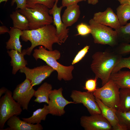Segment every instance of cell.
<instances>
[{
    "label": "cell",
    "mask_w": 130,
    "mask_h": 130,
    "mask_svg": "<svg viewBox=\"0 0 130 130\" xmlns=\"http://www.w3.org/2000/svg\"><path fill=\"white\" fill-rule=\"evenodd\" d=\"M119 124L123 130H130V110L122 112L116 111Z\"/></svg>",
    "instance_id": "obj_27"
},
{
    "label": "cell",
    "mask_w": 130,
    "mask_h": 130,
    "mask_svg": "<svg viewBox=\"0 0 130 130\" xmlns=\"http://www.w3.org/2000/svg\"><path fill=\"white\" fill-rule=\"evenodd\" d=\"M124 112L130 110V89H120L119 91V105L118 110Z\"/></svg>",
    "instance_id": "obj_24"
},
{
    "label": "cell",
    "mask_w": 130,
    "mask_h": 130,
    "mask_svg": "<svg viewBox=\"0 0 130 130\" xmlns=\"http://www.w3.org/2000/svg\"><path fill=\"white\" fill-rule=\"evenodd\" d=\"M30 81L26 78L23 82L18 85L13 91V98L23 110L28 109L30 101L34 96L35 91Z\"/></svg>",
    "instance_id": "obj_9"
},
{
    "label": "cell",
    "mask_w": 130,
    "mask_h": 130,
    "mask_svg": "<svg viewBox=\"0 0 130 130\" xmlns=\"http://www.w3.org/2000/svg\"><path fill=\"white\" fill-rule=\"evenodd\" d=\"M10 38L6 42V48L7 49L14 50L20 53L22 52V46L20 38L23 34V31L13 27H11L8 33Z\"/></svg>",
    "instance_id": "obj_19"
},
{
    "label": "cell",
    "mask_w": 130,
    "mask_h": 130,
    "mask_svg": "<svg viewBox=\"0 0 130 130\" xmlns=\"http://www.w3.org/2000/svg\"><path fill=\"white\" fill-rule=\"evenodd\" d=\"M116 31L119 42L121 43H130V22L121 26Z\"/></svg>",
    "instance_id": "obj_26"
},
{
    "label": "cell",
    "mask_w": 130,
    "mask_h": 130,
    "mask_svg": "<svg viewBox=\"0 0 130 130\" xmlns=\"http://www.w3.org/2000/svg\"><path fill=\"white\" fill-rule=\"evenodd\" d=\"M15 3L17 5L16 9H23L26 6V0H12L11 3V6H13Z\"/></svg>",
    "instance_id": "obj_34"
},
{
    "label": "cell",
    "mask_w": 130,
    "mask_h": 130,
    "mask_svg": "<svg viewBox=\"0 0 130 130\" xmlns=\"http://www.w3.org/2000/svg\"><path fill=\"white\" fill-rule=\"evenodd\" d=\"M92 19L99 23L109 26L115 30L121 26L117 15L110 7L107 8L103 12L95 13Z\"/></svg>",
    "instance_id": "obj_14"
},
{
    "label": "cell",
    "mask_w": 130,
    "mask_h": 130,
    "mask_svg": "<svg viewBox=\"0 0 130 130\" xmlns=\"http://www.w3.org/2000/svg\"><path fill=\"white\" fill-rule=\"evenodd\" d=\"M49 114L47 105L44 104L42 108L37 109L34 111L32 116L30 117L21 118L26 122L30 124H40L42 120H46L47 115Z\"/></svg>",
    "instance_id": "obj_23"
},
{
    "label": "cell",
    "mask_w": 130,
    "mask_h": 130,
    "mask_svg": "<svg viewBox=\"0 0 130 130\" xmlns=\"http://www.w3.org/2000/svg\"><path fill=\"white\" fill-rule=\"evenodd\" d=\"M90 46L86 45L79 51L76 55L72 63L73 65L80 61L88 51Z\"/></svg>",
    "instance_id": "obj_33"
},
{
    "label": "cell",
    "mask_w": 130,
    "mask_h": 130,
    "mask_svg": "<svg viewBox=\"0 0 130 130\" xmlns=\"http://www.w3.org/2000/svg\"><path fill=\"white\" fill-rule=\"evenodd\" d=\"M122 57L115 51H98L92 55L90 68L95 77L101 79L102 86L110 80L113 69Z\"/></svg>",
    "instance_id": "obj_2"
},
{
    "label": "cell",
    "mask_w": 130,
    "mask_h": 130,
    "mask_svg": "<svg viewBox=\"0 0 130 130\" xmlns=\"http://www.w3.org/2000/svg\"><path fill=\"white\" fill-rule=\"evenodd\" d=\"M8 0H0V3H1L2 2H6Z\"/></svg>",
    "instance_id": "obj_40"
},
{
    "label": "cell",
    "mask_w": 130,
    "mask_h": 130,
    "mask_svg": "<svg viewBox=\"0 0 130 130\" xmlns=\"http://www.w3.org/2000/svg\"><path fill=\"white\" fill-rule=\"evenodd\" d=\"M118 1L120 4L127 5L130 6V0H116Z\"/></svg>",
    "instance_id": "obj_37"
},
{
    "label": "cell",
    "mask_w": 130,
    "mask_h": 130,
    "mask_svg": "<svg viewBox=\"0 0 130 130\" xmlns=\"http://www.w3.org/2000/svg\"><path fill=\"white\" fill-rule=\"evenodd\" d=\"M70 97L76 104H82L91 115L101 114L93 93L73 90L72 91Z\"/></svg>",
    "instance_id": "obj_10"
},
{
    "label": "cell",
    "mask_w": 130,
    "mask_h": 130,
    "mask_svg": "<svg viewBox=\"0 0 130 130\" xmlns=\"http://www.w3.org/2000/svg\"><path fill=\"white\" fill-rule=\"evenodd\" d=\"M115 51L122 56L129 54L130 53V44L121 43Z\"/></svg>",
    "instance_id": "obj_32"
},
{
    "label": "cell",
    "mask_w": 130,
    "mask_h": 130,
    "mask_svg": "<svg viewBox=\"0 0 130 130\" xmlns=\"http://www.w3.org/2000/svg\"><path fill=\"white\" fill-rule=\"evenodd\" d=\"M8 89L6 88L3 87L0 89V98L2 97V95L5 93Z\"/></svg>",
    "instance_id": "obj_38"
},
{
    "label": "cell",
    "mask_w": 130,
    "mask_h": 130,
    "mask_svg": "<svg viewBox=\"0 0 130 130\" xmlns=\"http://www.w3.org/2000/svg\"><path fill=\"white\" fill-rule=\"evenodd\" d=\"M63 89L60 87L51 91L47 105L49 114L53 116H61L65 113L64 108L66 106L71 104H76L73 101L66 99L63 95Z\"/></svg>",
    "instance_id": "obj_8"
},
{
    "label": "cell",
    "mask_w": 130,
    "mask_h": 130,
    "mask_svg": "<svg viewBox=\"0 0 130 130\" xmlns=\"http://www.w3.org/2000/svg\"><path fill=\"white\" fill-rule=\"evenodd\" d=\"M98 79L95 77L94 78L88 79L85 82L84 89L88 92H94L97 89V83Z\"/></svg>",
    "instance_id": "obj_31"
},
{
    "label": "cell",
    "mask_w": 130,
    "mask_h": 130,
    "mask_svg": "<svg viewBox=\"0 0 130 130\" xmlns=\"http://www.w3.org/2000/svg\"><path fill=\"white\" fill-rule=\"evenodd\" d=\"M56 0H26L27 6L39 4L44 5L50 9L54 6Z\"/></svg>",
    "instance_id": "obj_29"
},
{
    "label": "cell",
    "mask_w": 130,
    "mask_h": 130,
    "mask_svg": "<svg viewBox=\"0 0 130 130\" xmlns=\"http://www.w3.org/2000/svg\"><path fill=\"white\" fill-rule=\"evenodd\" d=\"M81 126L85 130H111L112 126L101 114L83 116L80 119Z\"/></svg>",
    "instance_id": "obj_12"
},
{
    "label": "cell",
    "mask_w": 130,
    "mask_h": 130,
    "mask_svg": "<svg viewBox=\"0 0 130 130\" xmlns=\"http://www.w3.org/2000/svg\"><path fill=\"white\" fill-rule=\"evenodd\" d=\"M62 16V20L67 27L72 26L78 20L80 14L79 5L78 4L66 7Z\"/></svg>",
    "instance_id": "obj_18"
},
{
    "label": "cell",
    "mask_w": 130,
    "mask_h": 130,
    "mask_svg": "<svg viewBox=\"0 0 130 130\" xmlns=\"http://www.w3.org/2000/svg\"><path fill=\"white\" fill-rule=\"evenodd\" d=\"M95 98L101 114L110 123L112 126V130H123L119 124L116 114V110L106 105L98 98Z\"/></svg>",
    "instance_id": "obj_16"
},
{
    "label": "cell",
    "mask_w": 130,
    "mask_h": 130,
    "mask_svg": "<svg viewBox=\"0 0 130 130\" xmlns=\"http://www.w3.org/2000/svg\"><path fill=\"white\" fill-rule=\"evenodd\" d=\"M76 28L78 32L76 36H85L91 33V29L89 25L83 23L78 25Z\"/></svg>",
    "instance_id": "obj_30"
},
{
    "label": "cell",
    "mask_w": 130,
    "mask_h": 130,
    "mask_svg": "<svg viewBox=\"0 0 130 130\" xmlns=\"http://www.w3.org/2000/svg\"><path fill=\"white\" fill-rule=\"evenodd\" d=\"M13 27L22 31L30 30L29 21L26 17L20 13L18 10L13 12L10 15Z\"/></svg>",
    "instance_id": "obj_22"
},
{
    "label": "cell",
    "mask_w": 130,
    "mask_h": 130,
    "mask_svg": "<svg viewBox=\"0 0 130 130\" xmlns=\"http://www.w3.org/2000/svg\"><path fill=\"white\" fill-rule=\"evenodd\" d=\"M111 79L120 89L124 88L130 89V71H119L111 74L110 77Z\"/></svg>",
    "instance_id": "obj_20"
},
{
    "label": "cell",
    "mask_w": 130,
    "mask_h": 130,
    "mask_svg": "<svg viewBox=\"0 0 130 130\" xmlns=\"http://www.w3.org/2000/svg\"><path fill=\"white\" fill-rule=\"evenodd\" d=\"M91 34L95 44L108 45L113 47L118 45L117 32L112 28L99 23L92 19L89 21Z\"/></svg>",
    "instance_id": "obj_5"
},
{
    "label": "cell",
    "mask_w": 130,
    "mask_h": 130,
    "mask_svg": "<svg viewBox=\"0 0 130 130\" xmlns=\"http://www.w3.org/2000/svg\"><path fill=\"white\" fill-rule=\"evenodd\" d=\"M21 36L22 40L25 42L29 41L31 46L26 49V54L30 55L36 47L42 46L49 50H53L52 46L55 43L61 45V43L56 34L55 27L51 24L45 25L38 29L23 31Z\"/></svg>",
    "instance_id": "obj_1"
},
{
    "label": "cell",
    "mask_w": 130,
    "mask_h": 130,
    "mask_svg": "<svg viewBox=\"0 0 130 130\" xmlns=\"http://www.w3.org/2000/svg\"><path fill=\"white\" fill-rule=\"evenodd\" d=\"M98 2V0H87L88 3L90 4L95 5Z\"/></svg>",
    "instance_id": "obj_39"
},
{
    "label": "cell",
    "mask_w": 130,
    "mask_h": 130,
    "mask_svg": "<svg viewBox=\"0 0 130 130\" xmlns=\"http://www.w3.org/2000/svg\"><path fill=\"white\" fill-rule=\"evenodd\" d=\"M9 30L6 26H0V34H4L6 33H8Z\"/></svg>",
    "instance_id": "obj_36"
},
{
    "label": "cell",
    "mask_w": 130,
    "mask_h": 130,
    "mask_svg": "<svg viewBox=\"0 0 130 130\" xmlns=\"http://www.w3.org/2000/svg\"><path fill=\"white\" fill-rule=\"evenodd\" d=\"M119 88L111 79L100 88H97L93 92L96 98L104 104L117 110L119 100Z\"/></svg>",
    "instance_id": "obj_6"
},
{
    "label": "cell",
    "mask_w": 130,
    "mask_h": 130,
    "mask_svg": "<svg viewBox=\"0 0 130 130\" xmlns=\"http://www.w3.org/2000/svg\"><path fill=\"white\" fill-rule=\"evenodd\" d=\"M7 52L11 58V65L12 67V74L15 75L18 71L26 67L27 65L24 56L26 54V49H23L21 53L15 50H8Z\"/></svg>",
    "instance_id": "obj_17"
},
{
    "label": "cell",
    "mask_w": 130,
    "mask_h": 130,
    "mask_svg": "<svg viewBox=\"0 0 130 130\" xmlns=\"http://www.w3.org/2000/svg\"><path fill=\"white\" fill-rule=\"evenodd\" d=\"M16 115L9 118L6 122L9 127L4 130H42V126L40 124H32L20 119Z\"/></svg>",
    "instance_id": "obj_15"
},
{
    "label": "cell",
    "mask_w": 130,
    "mask_h": 130,
    "mask_svg": "<svg viewBox=\"0 0 130 130\" xmlns=\"http://www.w3.org/2000/svg\"><path fill=\"white\" fill-rule=\"evenodd\" d=\"M54 71L52 68L47 65L32 69L26 66L20 70V72L25 74L26 78L30 81L33 86L41 84Z\"/></svg>",
    "instance_id": "obj_11"
},
{
    "label": "cell",
    "mask_w": 130,
    "mask_h": 130,
    "mask_svg": "<svg viewBox=\"0 0 130 130\" xmlns=\"http://www.w3.org/2000/svg\"><path fill=\"white\" fill-rule=\"evenodd\" d=\"M86 0H62V6L64 7L78 3L80 2Z\"/></svg>",
    "instance_id": "obj_35"
},
{
    "label": "cell",
    "mask_w": 130,
    "mask_h": 130,
    "mask_svg": "<svg viewBox=\"0 0 130 130\" xmlns=\"http://www.w3.org/2000/svg\"><path fill=\"white\" fill-rule=\"evenodd\" d=\"M52 89L51 84L47 82L44 83L35 91L34 96L36 98L34 101L39 103H45L48 104L49 94Z\"/></svg>",
    "instance_id": "obj_21"
},
{
    "label": "cell",
    "mask_w": 130,
    "mask_h": 130,
    "mask_svg": "<svg viewBox=\"0 0 130 130\" xmlns=\"http://www.w3.org/2000/svg\"><path fill=\"white\" fill-rule=\"evenodd\" d=\"M59 0H56L53 7L50 9L49 13L52 16L53 22L56 30V34L61 44L65 42L68 37L69 29L64 24L62 20L61 13L63 7L62 6L58 7L57 4Z\"/></svg>",
    "instance_id": "obj_13"
},
{
    "label": "cell",
    "mask_w": 130,
    "mask_h": 130,
    "mask_svg": "<svg viewBox=\"0 0 130 130\" xmlns=\"http://www.w3.org/2000/svg\"><path fill=\"white\" fill-rule=\"evenodd\" d=\"M49 9L44 5L36 4L18 10L28 20L29 29L32 30L53 23V17L49 13Z\"/></svg>",
    "instance_id": "obj_4"
},
{
    "label": "cell",
    "mask_w": 130,
    "mask_h": 130,
    "mask_svg": "<svg viewBox=\"0 0 130 130\" xmlns=\"http://www.w3.org/2000/svg\"><path fill=\"white\" fill-rule=\"evenodd\" d=\"M117 15L121 26H124L130 19V6L120 4L116 9Z\"/></svg>",
    "instance_id": "obj_25"
},
{
    "label": "cell",
    "mask_w": 130,
    "mask_h": 130,
    "mask_svg": "<svg viewBox=\"0 0 130 130\" xmlns=\"http://www.w3.org/2000/svg\"><path fill=\"white\" fill-rule=\"evenodd\" d=\"M32 55L36 61L39 59H42L56 71L59 80L63 79L65 81H69L73 79L72 73L74 66L72 65L64 66L58 63L57 60L60 58L61 54L58 50L48 51L43 46H40L38 49L34 50Z\"/></svg>",
    "instance_id": "obj_3"
},
{
    "label": "cell",
    "mask_w": 130,
    "mask_h": 130,
    "mask_svg": "<svg viewBox=\"0 0 130 130\" xmlns=\"http://www.w3.org/2000/svg\"><path fill=\"white\" fill-rule=\"evenodd\" d=\"M123 68L130 69V56L127 58L122 57L113 69L111 74L117 73Z\"/></svg>",
    "instance_id": "obj_28"
},
{
    "label": "cell",
    "mask_w": 130,
    "mask_h": 130,
    "mask_svg": "<svg viewBox=\"0 0 130 130\" xmlns=\"http://www.w3.org/2000/svg\"><path fill=\"white\" fill-rule=\"evenodd\" d=\"M13 93L8 90L0 98V130H3L8 120L14 115H20L22 111L20 105L13 99Z\"/></svg>",
    "instance_id": "obj_7"
}]
</instances>
